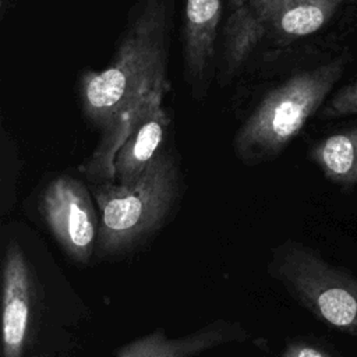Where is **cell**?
<instances>
[{
	"instance_id": "1",
	"label": "cell",
	"mask_w": 357,
	"mask_h": 357,
	"mask_svg": "<svg viewBox=\"0 0 357 357\" xmlns=\"http://www.w3.org/2000/svg\"><path fill=\"white\" fill-rule=\"evenodd\" d=\"M167 17L166 0H146L112 63L81 79L84 114L100 131L92 155L81 166L91 184L116 181L117 151L149 93L166 86Z\"/></svg>"
},
{
	"instance_id": "2",
	"label": "cell",
	"mask_w": 357,
	"mask_h": 357,
	"mask_svg": "<svg viewBox=\"0 0 357 357\" xmlns=\"http://www.w3.org/2000/svg\"><path fill=\"white\" fill-rule=\"evenodd\" d=\"M181 174L174 156L165 148L132 183L91 184L99 211V258L121 257L153 236L167 220L178 199Z\"/></svg>"
},
{
	"instance_id": "3",
	"label": "cell",
	"mask_w": 357,
	"mask_h": 357,
	"mask_svg": "<svg viewBox=\"0 0 357 357\" xmlns=\"http://www.w3.org/2000/svg\"><path fill=\"white\" fill-rule=\"evenodd\" d=\"M344 70L340 59L301 71L264 96L238 128L233 146L247 165L279 155L321 107Z\"/></svg>"
},
{
	"instance_id": "4",
	"label": "cell",
	"mask_w": 357,
	"mask_h": 357,
	"mask_svg": "<svg viewBox=\"0 0 357 357\" xmlns=\"http://www.w3.org/2000/svg\"><path fill=\"white\" fill-rule=\"evenodd\" d=\"M272 276L314 317L357 336V279L312 248L286 241L272 251Z\"/></svg>"
},
{
	"instance_id": "5",
	"label": "cell",
	"mask_w": 357,
	"mask_h": 357,
	"mask_svg": "<svg viewBox=\"0 0 357 357\" xmlns=\"http://www.w3.org/2000/svg\"><path fill=\"white\" fill-rule=\"evenodd\" d=\"M38 275L20 241L4 243L1 259V357H26L39 333Z\"/></svg>"
},
{
	"instance_id": "6",
	"label": "cell",
	"mask_w": 357,
	"mask_h": 357,
	"mask_svg": "<svg viewBox=\"0 0 357 357\" xmlns=\"http://www.w3.org/2000/svg\"><path fill=\"white\" fill-rule=\"evenodd\" d=\"M93 195L78 178L61 174L39 197V213L68 258L86 265L96 252L99 216Z\"/></svg>"
},
{
	"instance_id": "7",
	"label": "cell",
	"mask_w": 357,
	"mask_h": 357,
	"mask_svg": "<svg viewBox=\"0 0 357 357\" xmlns=\"http://www.w3.org/2000/svg\"><path fill=\"white\" fill-rule=\"evenodd\" d=\"M165 88L152 91L145 99L127 139L116 153L114 173L120 184L135 181L165 149L169 127V117L162 106Z\"/></svg>"
},
{
	"instance_id": "8",
	"label": "cell",
	"mask_w": 357,
	"mask_h": 357,
	"mask_svg": "<svg viewBox=\"0 0 357 357\" xmlns=\"http://www.w3.org/2000/svg\"><path fill=\"white\" fill-rule=\"evenodd\" d=\"M245 336L240 325L222 319L180 337H170L159 328L119 347L116 357H194Z\"/></svg>"
},
{
	"instance_id": "9",
	"label": "cell",
	"mask_w": 357,
	"mask_h": 357,
	"mask_svg": "<svg viewBox=\"0 0 357 357\" xmlns=\"http://www.w3.org/2000/svg\"><path fill=\"white\" fill-rule=\"evenodd\" d=\"M223 0H185L184 70L187 79L201 85L215 56Z\"/></svg>"
},
{
	"instance_id": "10",
	"label": "cell",
	"mask_w": 357,
	"mask_h": 357,
	"mask_svg": "<svg viewBox=\"0 0 357 357\" xmlns=\"http://www.w3.org/2000/svg\"><path fill=\"white\" fill-rule=\"evenodd\" d=\"M311 158L324 176L342 188L357 185V127L318 141Z\"/></svg>"
},
{
	"instance_id": "11",
	"label": "cell",
	"mask_w": 357,
	"mask_h": 357,
	"mask_svg": "<svg viewBox=\"0 0 357 357\" xmlns=\"http://www.w3.org/2000/svg\"><path fill=\"white\" fill-rule=\"evenodd\" d=\"M342 1L289 0L269 21L268 31L286 40L308 36L319 31L332 18Z\"/></svg>"
},
{
	"instance_id": "12",
	"label": "cell",
	"mask_w": 357,
	"mask_h": 357,
	"mask_svg": "<svg viewBox=\"0 0 357 357\" xmlns=\"http://www.w3.org/2000/svg\"><path fill=\"white\" fill-rule=\"evenodd\" d=\"M350 114H357V81L342 86L321 112L324 119H337Z\"/></svg>"
},
{
	"instance_id": "13",
	"label": "cell",
	"mask_w": 357,
	"mask_h": 357,
	"mask_svg": "<svg viewBox=\"0 0 357 357\" xmlns=\"http://www.w3.org/2000/svg\"><path fill=\"white\" fill-rule=\"evenodd\" d=\"M280 357H333L324 349L307 343V342H293L287 344Z\"/></svg>"
},
{
	"instance_id": "14",
	"label": "cell",
	"mask_w": 357,
	"mask_h": 357,
	"mask_svg": "<svg viewBox=\"0 0 357 357\" xmlns=\"http://www.w3.org/2000/svg\"><path fill=\"white\" fill-rule=\"evenodd\" d=\"M351 1H354V3H357V0H351Z\"/></svg>"
}]
</instances>
